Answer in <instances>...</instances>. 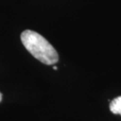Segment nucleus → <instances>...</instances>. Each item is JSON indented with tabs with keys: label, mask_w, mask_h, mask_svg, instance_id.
I'll use <instances>...</instances> for the list:
<instances>
[{
	"label": "nucleus",
	"mask_w": 121,
	"mask_h": 121,
	"mask_svg": "<svg viewBox=\"0 0 121 121\" xmlns=\"http://www.w3.org/2000/svg\"><path fill=\"white\" fill-rule=\"evenodd\" d=\"M23 46L36 59L45 65H54L58 61V54L51 44L38 32L26 30L21 34Z\"/></svg>",
	"instance_id": "1"
},
{
	"label": "nucleus",
	"mask_w": 121,
	"mask_h": 121,
	"mask_svg": "<svg viewBox=\"0 0 121 121\" xmlns=\"http://www.w3.org/2000/svg\"><path fill=\"white\" fill-rule=\"evenodd\" d=\"M109 109L113 114L121 115V96L114 99L109 104Z\"/></svg>",
	"instance_id": "2"
},
{
	"label": "nucleus",
	"mask_w": 121,
	"mask_h": 121,
	"mask_svg": "<svg viewBox=\"0 0 121 121\" xmlns=\"http://www.w3.org/2000/svg\"><path fill=\"white\" fill-rule=\"evenodd\" d=\"M2 98H3V96H2V93L0 92V102H1V100H2Z\"/></svg>",
	"instance_id": "3"
},
{
	"label": "nucleus",
	"mask_w": 121,
	"mask_h": 121,
	"mask_svg": "<svg viewBox=\"0 0 121 121\" xmlns=\"http://www.w3.org/2000/svg\"><path fill=\"white\" fill-rule=\"evenodd\" d=\"M53 68H54V69H55V70H56V69H57V67H56V65H55V66H54V67H53Z\"/></svg>",
	"instance_id": "4"
}]
</instances>
